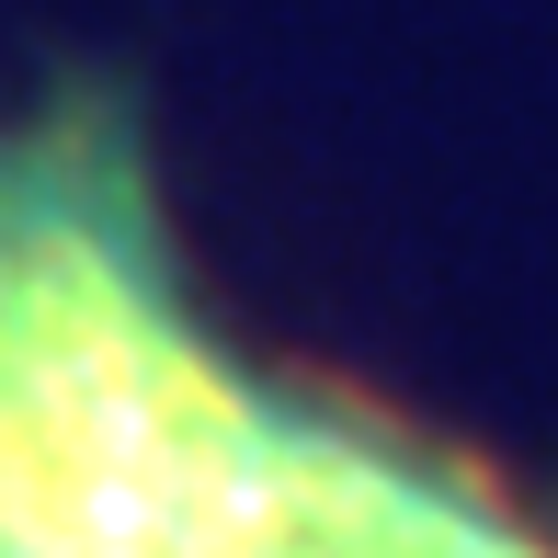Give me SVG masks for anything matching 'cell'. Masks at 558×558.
Instances as JSON below:
<instances>
[{
	"mask_svg": "<svg viewBox=\"0 0 558 558\" xmlns=\"http://www.w3.org/2000/svg\"><path fill=\"white\" fill-rule=\"evenodd\" d=\"M0 558H558L490 478L217 331L148 125L0 92Z\"/></svg>",
	"mask_w": 558,
	"mask_h": 558,
	"instance_id": "cell-1",
	"label": "cell"
}]
</instances>
